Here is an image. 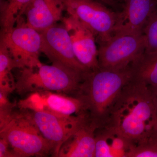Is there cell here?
<instances>
[{
  "label": "cell",
  "mask_w": 157,
  "mask_h": 157,
  "mask_svg": "<svg viewBox=\"0 0 157 157\" xmlns=\"http://www.w3.org/2000/svg\"><path fill=\"white\" fill-rule=\"evenodd\" d=\"M157 120L150 89L131 80L122 90L105 127L137 144L149 140Z\"/></svg>",
  "instance_id": "cell-1"
},
{
  "label": "cell",
  "mask_w": 157,
  "mask_h": 157,
  "mask_svg": "<svg viewBox=\"0 0 157 157\" xmlns=\"http://www.w3.org/2000/svg\"><path fill=\"white\" fill-rule=\"evenodd\" d=\"M131 78L130 66L121 70L99 69L86 75L77 96L84 101L89 119L97 129L106 126L113 107Z\"/></svg>",
  "instance_id": "cell-2"
},
{
  "label": "cell",
  "mask_w": 157,
  "mask_h": 157,
  "mask_svg": "<svg viewBox=\"0 0 157 157\" xmlns=\"http://www.w3.org/2000/svg\"><path fill=\"white\" fill-rule=\"evenodd\" d=\"M15 79V91L21 96L39 91L56 92L78 95L86 75L62 66L52 63L37 68L19 69Z\"/></svg>",
  "instance_id": "cell-3"
},
{
  "label": "cell",
  "mask_w": 157,
  "mask_h": 157,
  "mask_svg": "<svg viewBox=\"0 0 157 157\" xmlns=\"http://www.w3.org/2000/svg\"><path fill=\"white\" fill-rule=\"evenodd\" d=\"M0 137L7 140L13 157L52 155V148L33 122L21 110L0 128Z\"/></svg>",
  "instance_id": "cell-4"
},
{
  "label": "cell",
  "mask_w": 157,
  "mask_h": 157,
  "mask_svg": "<svg viewBox=\"0 0 157 157\" xmlns=\"http://www.w3.org/2000/svg\"><path fill=\"white\" fill-rule=\"evenodd\" d=\"M0 42L8 49L14 69L37 68L42 64L39 59L41 34L28 25L23 16L11 29L1 32Z\"/></svg>",
  "instance_id": "cell-5"
},
{
  "label": "cell",
  "mask_w": 157,
  "mask_h": 157,
  "mask_svg": "<svg viewBox=\"0 0 157 157\" xmlns=\"http://www.w3.org/2000/svg\"><path fill=\"white\" fill-rule=\"evenodd\" d=\"M65 11L90 29L97 41L104 43L114 34L118 13L96 0H63Z\"/></svg>",
  "instance_id": "cell-6"
},
{
  "label": "cell",
  "mask_w": 157,
  "mask_h": 157,
  "mask_svg": "<svg viewBox=\"0 0 157 157\" xmlns=\"http://www.w3.org/2000/svg\"><path fill=\"white\" fill-rule=\"evenodd\" d=\"M144 35L115 34L107 42L100 43L98 63L100 69H126L145 51Z\"/></svg>",
  "instance_id": "cell-7"
},
{
  "label": "cell",
  "mask_w": 157,
  "mask_h": 157,
  "mask_svg": "<svg viewBox=\"0 0 157 157\" xmlns=\"http://www.w3.org/2000/svg\"><path fill=\"white\" fill-rule=\"evenodd\" d=\"M35 125L58 157L61 147L73 133L89 121L88 116H60L50 113L20 110Z\"/></svg>",
  "instance_id": "cell-8"
},
{
  "label": "cell",
  "mask_w": 157,
  "mask_h": 157,
  "mask_svg": "<svg viewBox=\"0 0 157 157\" xmlns=\"http://www.w3.org/2000/svg\"><path fill=\"white\" fill-rule=\"evenodd\" d=\"M20 110L50 113L60 116H88L85 103L79 96L69 95L52 91H39L19 101Z\"/></svg>",
  "instance_id": "cell-9"
},
{
  "label": "cell",
  "mask_w": 157,
  "mask_h": 157,
  "mask_svg": "<svg viewBox=\"0 0 157 157\" xmlns=\"http://www.w3.org/2000/svg\"><path fill=\"white\" fill-rule=\"evenodd\" d=\"M40 33L41 52L52 63L62 65L82 73L90 72L76 58L70 35L63 23L56 24Z\"/></svg>",
  "instance_id": "cell-10"
},
{
  "label": "cell",
  "mask_w": 157,
  "mask_h": 157,
  "mask_svg": "<svg viewBox=\"0 0 157 157\" xmlns=\"http://www.w3.org/2000/svg\"><path fill=\"white\" fill-rule=\"evenodd\" d=\"M61 21L69 33L74 54L78 61L90 71L99 70L98 49L94 32L70 15L63 17Z\"/></svg>",
  "instance_id": "cell-11"
},
{
  "label": "cell",
  "mask_w": 157,
  "mask_h": 157,
  "mask_svg": "<svg viewBox=\"0 0 157 157\" xmlns=\"http://www.w3.org/2000/svg\"><path fill=\"white\" fill-rule=\"evenodd\" d=\"M123 11L118 13L114 34L141 35L151 14L157 9L156 0H124Z\"/></svg>",
  "instance_id": "cell-12"
},
{
  "label": "cell",
  "mask_w": 157,
  "mask_h": 157,
  "mask_svg": "<svg viewBox=\"0 0 157 157\" xmlns=\"http://www.w3.org/2000/svg\"><path fill=\"white\" fill-rule=\"evenodd\" d=\"M63 0H33L24 12L28 25L39 33L61 21Z\"/></svg>",
  "instance_id": "cell-13"
},
{
  "label": "cell",
  "mask_w": 157,
  "mask_h": 157,
  "mask_svg": "<svg viewBox=\"0 0 157 157\" xmlns=\"http://www.w3.org/2000/svg\"><path fill=\"white\" fill-rule=\"evenodd\" d=\"M97 129L88 121L63 144L58 157H94Z\"/></svg>",
  "instance_id": "cell-14"
},
{
  "label": "cell",
  "mask_w": 157,
  "mask_h": 157,
  "mask_svg": "<svg viewBox=\"0 0 157 157\" xmlns=\"http://www.w3.org/2000/svg\"><path fill=\"white\" fill-rule=\"evenodd\" d=\"M134 145L128 138L105 127L95 132L94 157H127Z\"/></svg>",
  "instance_id": "cell-15"
},
{
  "label": "cell",
  "mask_w": 157,
  "mask_h": 157,
  "mask_svg": "<svg viewBox=\"0 0 157 157\" xmlns=\"http://www.w3.org/2000/svg\"><path fill=\"white\" fill-rule=\"evenodd\" d=\"M131 80L157 87V51L144 52L130 65Z\"/></svg>",
  "instance_id": "cell-16"
},
{
  "label": "cell",
  "mask_w": 157,
  "mask_h": 157,
  "mask_svg": "<svg viewBox=\"0 0 157 157\" xmlns=\"http://www.w3.org/2000/svg\"><path fill=\"white\" fill-rule=\"evenodd\" d=\"M33 0H7L1 5V32L11 29Z\"/></svg>",
  "instance_id": "cell-17"
},
{
  "label": "cell",
  "mask_w": 157,
  "mask_h": 157,
  "mask_svg": "<svg viewBox=\"0 0 157 157\" xmlns=\"http://www.w3.org/2000/svg\"><path fill=\"white\" fill-rule=\"evenodd\" d=\"M14 63L8 49L0 42V92L9 95L15 90V79L11 73Z\"/></svg>",
  "instance_id": "cell-18"
},
{
  "label": "cell",
  "mask_w": 157,
  "mask_h": 157,
  "mask_svg": "<svg viewBox=\"0 0 157 157\" xmlns=\"http://www.w3.org/2000/svg\"><path fill=\"white\" fill-rule=\"evenodd\" d=\"M145 41V51H157V9L151 14L143 30Z\"/></svg>",
  "instance_id": "cell-19"
},
{
  "label": "cell",
  "mask_w": 157,
  "mask_h": 157,
  "mask_svg": "<svg viewBox=\"0 0 157 157\" xmlns=\"http://www.w3.org/2000/svg\"><path fill=\"white\" fill-rule=\"evenodd\" d=\"M127 157H157V145L149 140L134 144Z\"/></svg>",
  "instance_id": "cell-20"
},
{
  "label": "cell",
  "mask_w": 157,
  "mask_h": 157,
  "mask_svg": "<svg viewBox=\"0 0 157 157\" xmlns=\"http://www.w3.org/2000/svg\"><path fill=\"white\" fill-rule=\"evenodd\" d=\"M8 96L0 92V128L11 120L15 112L14 108L17 106V103L10 102Z\"/></svg>",
  "instance_id": "cell-21"
},
{
  "label": "cell",
  "mask_w": 157,
  "mask_h": 157,
  "mask_svg": "<svg viewBox=\"0 0 157 157\" xmlns=\"http://www.w3.org/2000/svg\"><path fill=\"white\" fill-rule=\"evenodd\" d=\"M0 157H13L9 143L3 137L0 138Z\"/></svg>",
  "instance_id": "cell-22"
},
{
  "label": "cell",
  "mask_w": 157,
  "mask_h": 157,
  "mask_svg": "<svg viewBox=\"0 0 157 157\" xmlns=\"http://www.w3.org/2000/svg\"><path fill=\"white\" fill-rule=\"evenodd\" d=\"M149 140L157 145V120L153 128Z\"/></svg>",
  "instance_id": "cell-23"
},
{
  "label": "cell",
  "mask_w": 157,
  "mask_h": 157,
  "mask_svg": "<svg viewBox=\"0 0 157 157\" xmlns=\"http://www.w3.org/2000/svg\"><path fill=\"white\" fill-rule=\"evenodd\" d=\"M151 91L152 97L153 101L155 107L156 111L157 114V87L150 88Z\"/></svg>",
  "instance_id": "cell-24"
},
{
  "label": "cell",
  "mask_w": 157,
  "mask_h": 157,
  "mask_svg": "<svg viewBox=\"0 0 157 157\" xmlns=\"http://www.w3.org/2000/svg\"><path fill=\"white\" fill-rule=\"evenodd\" d=\"M105 4L109 5H112L113 4V0H104Z\"/></svg>",
  "instance_id": "cell-25"
},
{
  "label": "cell",
  "mask_w": 157,
  "mask_h": 157,
  "mask_svg": "<svg viewBox=\"0 0 157 157\" xmlns=\"http://www.w3.org/2000/svg\"><path fill=\"white\" fill-rule=\"evenodd\" d=\"M98 1H100V2H101L104 3V4H105V3H104V0H98Z\"/></svg>",
  "instance_id": "cell-26"
},
{
  "label": "cell",
  "mask_w": 157,
  "mask_h": 157,
  "mask_svg": "<svg viewBox=\"0 0 157 157\" xmlns=\"http://www.w3.org/2000/svg\"><path fill=\"white\" fill-rule=\"evenodd\" d=\"M156 1L157 3V0H156Z\"/></svg>",
  "instance_id": "cell-27"
},
{
  "label": "cell",
  "mask_w": 157,
  "mask_h": 157,
  "mask_svg": "<svg viewBox=\"0 0 157 157\" xmlns=\"http://www.w3.org/2000/svg\"><path fill=\"white\" fill-rule=\"evenodd\" d=\"M121 1H124V0H121Z\"/></svg>",
  "instance_id": "cell-28"
}]
</instances>
